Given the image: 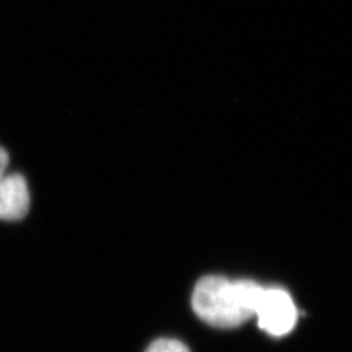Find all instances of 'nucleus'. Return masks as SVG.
<instances>
[{
  "label": "nucleus",
  "instance_id": "3",
  "mask_svg": "<svg viewBox=\"0 0 352 352\" xmlns=\"http://www.w3.org/2000/svg\"><path fill=\"white\" fill-rule=\"evenodd\" d=\"M30 206V193L25 177L10 174L0 179V219L20 221L25 218Z\"/></svg>",
  "mask_w": 352,
  "mask_h": 352
},
{
  "label": "nucleus",
  "instance_id": "5",
  "mask_svg": "<svg viewBox=\"0 0 352 352\" xmlns=\"http://www.w3.org/2000/svg\"><path fill=\"white\" fill-rule=\"evenodd\" d=\"M10 164V157H8V153L4 151L1 146H0V179L3 176L6 175L7 173V167Z\"/></svg>",
  "mask_w": 352,
  "mask_h": 352
},
{
  "label": "nucleus",
  "instance_id": "1",
  "mask_svg": "<svg viewBox=\"0 0 352 352\" xmlns=\"http://www.w3.org/2000/svg\"><path fill=\"white\" fill-rule=\"evenodd\" d=\"M263 286L253 280H230L209 276L196 285L192 307L206 324L219 329H234L254 316Z\"/></svg>",
  "mask_w": 352,
  "mask_h": 352
},
{
  "label": "nucleus",
  "instance_id": "4",
  "mask_svg": "<svg viewBox=\"0 0 352 352\" xmlns=\"http://www.w3.org/2000/svg\"><path fill=\"white\" fill-rule=\"evenodd\" d=\"M146 352H190L188 347L176 340H155L153 342L151 346L148 347Z\"/></svg>",
  "mask_w": 352,
  "mask_h": 352
},
{
  "label": "nucleus",
  "instance_id": "2",
  "mask_svg": "<svg viewBox=\"0 0 352 352\" xmlns=\"http://www.w3.org/2000/svg\"><path fill=\"white\" fill-rule=\"evenodd\" d=\"M254 316L260 329L270 336L282 337L295 327L298 311L287 291L279 287H263Z\"/></svg>",
  "mask_w": 352,
  "mask_h": 352
}]
</instances>
